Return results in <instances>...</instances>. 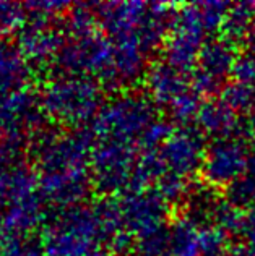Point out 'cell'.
Here are the masks:
<instances>
[{"mask_svg":"<svg viewBox=\"0 0 255 256\" xmlns=\"http://www.w3.org/2000/svg\"><path fill=\"white\" fill-rule=\"evenodd\" d=\"M249 132L255 134V106L252 107V110L249 112Z\"/></svg>","mask_w":255,"mask_h":256,"instance_id":"1f68e13d","label":"cell"},{"mask_svg":"<svg viewBox=\"0 0 255 256\" xmlns=\"http://www.w3.org/2000/svg\"><path fill=\"white\" fill-rule=\"evenodd\" d=\"M103 91V86L90 76L59 72L44 82L39 100L46 118L67 130H82L101 110Z\"/></svg>","mask_w":255,"mask_h":256,"instance_id":"277c9868","label":"cell"},{"mask_svg":"<svg viewBox=\"0 0 255 256\" xmlns=\"http://www.w3.org/2000/svg\"><path fill=\"white\" fill-rule=\"evenodd\" d=\"M28 12V20L38 22H60V16L67 15L72 8L67 2H30L25 4Z\"/></svg>","mask_w":255,"mask_h":256,"instance_id":"484cf974","label":"cell"},{"mask_svg":"<svg viewBox=\"0 0 255 256\" xmlns=\"http://www.w3.org/2000/svg\"><path fill=\"white\" fill-rule=\"evenodd\" d=\"M65 39V30L60 22L28 20L18 32L17 44L31 66H49L57 64Z\"/></svg>","mask_w":255,"mask_h":256,"instance_id":"9a60e30c","label":"cell"},{"mask_svg":"<svg viewBox=\"0 0 255 256\" xmlns=\"http://www.w3.org/2000/svg\"><path fill=\"white\" fill-rule=\"evenodd\" d=\"M133 252L137 256H167V252H169V226L137 237Z\"/></svg>","mask_w":255,"mask_h":256,"instance_id":"603a6c76","label":"cell"},{"mask_svg":"<svg viewBox=\"0 0 255 256\" xmlns=\"http://www.w3.org/2000/svg\"><path fill=\"white\" fill-rule=\"evenodd\" d=\"M56 65L60 73L90 76L103 90H116L114 42L101 31L85 36H67Z\"/></svg>","mask_w":255,"mask_h":256,"instance_id":"52a82bcc","label":"cell"},{"mask_svg":"<svg viewBox=\"0 0 255 256\" xmlns=\"http://www.w3.org/2000/svg\"><path fill=\"white\" fill-rule=\"evenodd\" d=\"M253 24H255V4H249V2L236 4L231 5L229 12H227L224 23L221 26V32H223V38H226L232 44L242 41L245 42Z\"/></svg>","mask_w":255,"mask_h":256,"instance_id":"ffe728a7","label":"cell"},{"mask_svg":"<svg viewBox=\"0 0 255 256\" xmlns=\"http://www.w3.org/2000/svg\"><path fill=\"white\" fill-rule=\"evenodd\" d=\"M232 256H255V246L253 245H240L234 250Z\"/></svg>","mask_w":255,"mask_h":256,"instance_id":"f546056e","label":"cell"},{"mask_svg":"<svg viewBox=\"0 0 255 256\" xmlns=\"http://www.w3.org/2000/svg\"><path fill=\"white\" fill-rule=\"evenodd\" d=\"M28 22V12L23 4L0 0V39L18 34Z\"/></svg>","mask_w":255,"mask_h":256,"instance_id":"7402d4cb","label":"cell"},{"mask_svg":"<svg viewBox=\"0 0 255 256\" xmlns=\"http://www.w3.org/2000/svg\"><path fill=\"white\" fill-rule=\"evenodd\" d=\"M239 54L236 50V44L227 41L226 38L208 39L200 52L197 66L190 73L192 90L200 98L211 96L221 92L226 84V76L231 75L232 66L236 64Z\"/></svg>","mask_w":255,"mask_h":256,"instance_id":"5bb4252c","label":"cell"},{"mask_svg":"<svg viewBox=\"0 0 255 256\" xmlns=\"http://www.w3.org/2000/svg\"><path fill=\"white\" fill-rule=\"evenodd\" d=\"M237 235L242 237L245 245L255 246V208H250L249 211L244 212V218H242V222H240Z\"/></svg>","mask_w":255,"mask_h":256,"instance_id":"83f0119b","label":"cell"},{"mask_svg":"<svg viewBox=\"0 0 255 256\" xmlns=\"http://www.w3.org/2000/svg\"><path fill=\"white\" fill-rule=\"evenodd\" d=\"M206 256H232L227 252H219V253H211V254H206Z\"/></svg>","mask_w":255,"mask_h":256,"instance_id":"d6a6232c","label":"cell"},{"mask_svg":"<svg viewBox=\"0 0 255 256\" xmlns=\"http://www.w3.org/2000/svg\"><path fill=\"white\" fill-rule=\"evenodd\" d=\"M44 120L39 96L28 88L0 92V140L22 141L33 148L46 130Z\"/></svg>","mask_w":255,"mask_h":256,"instance_id":"30bf717a","label":"cell"},{"mask_svg":"<svg viewBox=\"0 0 255 256\" xmlns=\"http://www.w3.org/2000/svg\"><path fill=\"white\" fill-rule=\"evenodd\" d=\"M31 64L26 60L17 42L0 39V92L28 88Z\"/></svg>","mask_w":255,"mask_h":256,"instance_id":"ac0fdd59","label":"cell"},{"mask_svg":"<svg viewBox=\"0 0 255 256\" xmlns=\"http://www.w3.org/2000/svg\"><path fill=\"white\" fill-rule=\"evenodd\" d=\"M167 256H205L203 227L184 214L169 226Z\"/></svg>","mask_w":255,"mask_h":256,"instance_id":"d6986e66","label":"cell"},{"mask_svg":"<svg viewBox=\"0 0 255 256\" xmlns=\"http://www.w3.org/2000/svg\"><path fill=\"white\" fill-rule=\"evenodd\" d=\"M198 132L214 140L242 136V120L221 99H210L202 104L197 116Z\"/></svg>","mask_w":255,"mask_h":256,"instance_id":"e0dca14e","label":"cell"},{"mask_svg":"<svg viewBox=\"0 0 255 256\" xmlns=\"http://www.w3.org/2000/svg\"><path fill=\"white\" fill-rule=\"evenodd\" d=\"M120 230L135 240L146 232L166 227L169 203L154 186L130 190L116 198Z\"/></svg>","mask_w":255,"mask_h":256,"instance_id":"8fae6325","label":"cell"},{"mask_svg":"<svg viewBox=\"0 0 255 256\" xmlns=\"http://www.w3.org/2000/svg\"><path fill=\"white\" fill-rule=\"evenodd\" d=\"M0 256H46L43 244L31 235H10Z\"/></svg>","mask_w":255,"mask_h":256,"instance_id":"d4e9b609","label":"cell"},{"mask_svg":"<svg viewBox=\"0 0 255 256\" xmlns=\"http://www.w3.org/2000/svg\"><path fill=\"white\" fill-rule=\"evenodd\" d=\"M109 228L98 204L56 210L44 222L41 244L46 256H109Z\"/></svg>","mask_w":255,"mask_h":256,"instance_id":"7a4b0ae2","label":"cell"},{"mask_svg":"<svg viewBox=\"0 0 255 256\" xmlns=\"http://www.w3.org/2000/svg\"><path fill=\"white\" fill-rule=\"evenodd\" d=\"M9 238V232H7V227H5V219H4V212L0 210V250H2L4 244Z\"/></svg>","mask_w":255,"mask_h":256,"instance_id":"4dcf8cb0","label":"cell"},{"mask_svg":"<svg viewBox=\"0 0 255 256\" xmlns=\"http://www.w3.org/2000/svg\"><path fill=\"white\" fill-rule=\"evenodd\" d=\"M154 122H158L156 109L148 96L122 91L103 104L91 124V134L98 141H114L138 150Z\"/></svg>","mask_w":255,"mask_h":256,"instance_id":"8992f818","label":"cell"},{"mask_svg":"<svg viewBox=\"0 0 255 256\" xmlns=\"http://www.w3.org/2000/svg\"><path fill=\"white\" fill-rule=\"evenodd\" d=\"M231 76L234 82L253 84L255 86V58L250 56H239L232 66Z\"/></svg>","mask_w":255,"mask_h":256,"instance_id":"4316f807","label":"cell"},{"mask_svg":"<svg viewBox=\"0 0 255 256\" xmlns=\"http://www.w3.org/2000/svg\"><path fill=\"white\" fill-rule=\"evenodd\" d=\"M245 46H247V56L255 58V24L250 30L249 36H247V39H245Z\"/></svg>","mask_w":255,"mask_h":256,"instance_id":"f1b7e54d","label":"cell"},{"mask_svg":"<svg viewBox=\"0 0 255 256\" xmlns=\"http://www.w3.org/2000/svg\"><path fill=\"white\" fill-rule=\"evenodd\" d=\"M227 198L239 208H255V154H252L249 169L240 180L227 188Z\"/></svg>","mask_w":255,"mask_h":256,"instance_id":"cb8c5ba5","label":"cell"},{"mask_svg":"<svg viewBox=\"0 0 255 256\" xmlns=\"http://www.w3.org/2000/svg\"><path fill=\"white\" fill-rule=\"evenodd\" d=\"M219 99L236 114L250 112L255 106V86L239 82H229L223 86Z\"/></svg>","mask_w":255,"mask_h":256,"instance_id":"44dd1931","label":"cell"},{"mask_svg":"<svg viewBox=\"0 0 255 256\" xmlns=\"http://www.w3.org/2000/svg\"><path fill=\"white\" fill-rule=\"evenodd\" d=\"M85 130H44L31 148L44 203L56 210L83 204L91 192L95 143Z\"/></svg>","mask_w":255,"mask_h":256,"instance_id":"6da1fadb","label":"cell"},{"mask_svg":"<svg viewBox=\"0 0 255 256\" xmlns=\"http://www.w3.org/2000/svg\"><path fill=\"white\" fill-rule=\"evenodd\" d=\"M101 30L112 41L138 44L150 54L166 41L176 16L167 4L109 2L96 5Z\"/></svg>","mask_w":255,"mask_h":256,"instance_id":"3957f363","label":"cell"},{"mask_svg":"<svg viewBox=\"0 0 255 256\" xmlns=\"http://www.w3.org/2000/svg\"><path fill=\"white\" fill-rule=\"evenodd\" d=\"M44 200L36 170L26 162L0 164V210L10 235H31L43 224Z\"/></svg>","mask_w":255,"mask_h":256,"instance_id":"5b68a950","label":"cell"},{"mask_svg":"<svg viewBox=\"0 0 255 256\" xmlns=\"http://www.w3.org/2000/svg\"><path fill=\"white\" fill-rule=\"evenodd\" d=\"M138 150L114 141H98L91 152L93 186L104 194L135 190Z\"/></svg>","mask_w":255,"mask_h":256,"instance_id":"ba28073f","label":"cell"},{"mask_svg":"<svg viewBox=\"0 0 255 256\" xmlns=\"http://www.w3.org/2000/svg\"><path fill=\"white\" fill-rule=\"evenodd\" d=\"M210 30L205 23L200 4H190L176 10L171 31L164 41V60L185 73L197 66L200 52L208 42Z\"/></svg>","mask_w":255,"mask_h":256,"instance_id":"9c48e42d","label":"cell"},{"mask_svg":"<svg viewBox=\"0 0 255 256\" xmlns=\"http://www.w3.org/2000/svg\"><path fill=\"white\" fill-rule=\"evenodd\" d=\"M250 159V148L242 136L214 140L205 150L200 174L208 186L231 188L245 175Z\"/></svg>","mask_w":255,"mask_h":256,"instance_id":"7c38bea8","label":"cell"},{"mask_svg":"<svg viewBox=\"0 0 255 256\" xmlns=\"http://www.w3.org/2000/svg\"><path fill=\"white\" fill-rule=\"evenodd\" d=\"M143 80L146 96L153 100L154 106L166 107V109H169L184 94L192 91L190 73L176 68L166 60L150 65Z\"/></svg>","mask_w":255,"mask_h":256,"instance_id":"2e32d148","label":"cell"},{"mask_svg":"<svg viewBox=\"0 0 255 256\" xmlns=\"http://www.w3.org/2000/svg\"><path fill=\"white\" fill-rule=\"evenodd\" d=\"M205 150L203 134L198 130L189 126L174 128L167 140L156 150L163 177L169 175L190 180L192 175L202 170Z\"/></svg>","mask_w":255,"mask_h":256,"instance_id":"4fadbf2b","label":"cell"}]
</instances>
